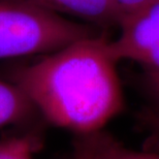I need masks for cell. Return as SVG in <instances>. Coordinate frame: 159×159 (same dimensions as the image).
I'll use <instances>...</instances> for the list:
<instances>
[{"instance_id":"obj_1","label":"cell","mask_w":159,"mask_h":159,"mask_svg":"<svg viewBox=\"0 0 159 159\" xmlns=\"http://www.w3.org/2000/svg\"><path fill=\"white\" fill-rule=\"evenodd\" d=\"M109 41L104 34L77 40L32 63L14 66L6 79L53 125L75 135L99 131L125 107Z\"/></svg>"},{"instance_id":"obj_2","label":"cell","mask_w":159,"mask_h":159,"mask_svg":"<svg viewBox=\"0 0 159 159\" xmlns=\"http://www.w3.org/2000/svg\"><path fill=\"white\" fill-rule=\"evenodd\" d=\"M95 35H98L95 27L30 2L0 0V60L46 55Z\"/></svg>"},{"instance_id":"obj_3","label":"cell","mask_w":159,"mask_h":159,"mask_svg":"<svg viewBox=\"0 0 159 159\" xmlns=\"http://www.w3.org/2000/svg\"><path fill=\"white\" fill-rule=\"evenodd\" d=\"M121 32L109 41V50L117 62L131 60L147 72H159V0L132 15L121 18Z\"/></svg>"},{"instance_id":"obj_4","label":"cell","mask_w":159,"mask_h":159,"mask_svg":"<svg viewBox=\"0 0 159 159\" xmlns=\"http://www.w3.org/2000/svg\"><path fill=\"white\" fill-rule=\"evenodd\" d=\"M55 14L69 15L98 27L119 24V14L113 0H24Z\"/></svg>"},{"instance_id":"obj_5","label":"cell","mask_w":159,"mask_h":159,"mask_svg":"<svg viewBox=\"0 0 159 159\" xmlns=\"http://www.w3.org/2000/svg\"><path fill=\"white\" fill-rule=\"evenodd\" d=\"M36 114L35 107L17 85L0 78V127L27 122Z\"/></svg>"},{"instance_id":"obj_6","label":"cell","mask_w":159,"mask_h":159,"mask_svg":"<svg viewBox=\"0 0 159 159\" xmlns=\"http://www.w3.org/2000/svg\"><path fill=\"white\" fill-rule=\"evenodd\" d=\"M78 136L84 142L93 159H159V153L130 149L103 130Z\"/></svg>"},{"instance_id":"obj_7","label":"cell","mask_w":159,"mask_h":159,"mask_svg":"<svg viewBox=\"0 0 159 159\" xmlns=\"http://www.w3.org/2000/svg\"><path fill=\"white\" fill-rule=\"evenodd\" d=\"M36 143V139L29 135L0 141V159H33Z\"/></svg>"},{"instance_id":"obj_8","label":"cell","mask_w":159,"mask_h":159,"mask_svg":"<svg viewBox=\"0 0 159 159\" xmlns=\"http://www.w3.org/2000/svg\"><path fill=\"white\" fill-rule=\"evenodd\" d=\"M154 1L155 0H113V3L121 19L142 11Z\"/></svg>"},{"instance_id":"obj_9","label":"cell","mask_w":159,"mask_h":159,"mask_svg":"<svg viewBox=\"0 0 159 159\" xmlns=\"http://www.w3.org/2000/svg\"><path fill=\"white\" fill-rule=\"evenodd\" d=\"M147 87L157 106L155 111L159 113V72H147Z\"/></svg>"},{"instance_id":"obj_10","label":"cell","mask_w":159,"mask_h":159,"mask_svg":"<svg viewBox=\"0 0 159 159\" xmlns=\"http://www.w3.org/2000/svg\"><path fill=\"white\" fill-rule=\"evenodd\" d=\"M141 118L144 120L145 125H147L155 136H159V113L156 111H148L146 114H143Z\"/></svg>"}]
</instances>
